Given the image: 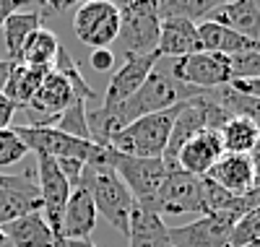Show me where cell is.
I'll return each mask as SVG.
<instances>
[{
    "instance_id": "17",
    "label": "cell",
    "mask_w": 260,
    "mask_h": 247,
    "mask_svg": "<svg viewBox=\"0 0 260 247\" xmlns=\"http://www.w3.org/2000/svg\"><path fill=\"white\" fill-rule=\"evenodd\" d=\"M224 156V146H221V136L219 130H203L195 138H190L180 153H177V167L187 174L195 177H206L216 162Z\"/></svg>"
},
{
    "instance_id": "32",
    "label": "cell",
    "mask_w": 260,
    "mask_h": 247,
    "mask_svg": "<svg viewBox=\"0 0 260 247\" xmlns=\"http://www.w3.org/2000/svg\"><path fill=\"white\" fill-rule=\"evenodd\" d=\"M229 86H234L237 91H242V94H250V97H257V99H260V78H247V81H232Z\"/></svg>"
},
{
    "instance_id": "18",
    "label": "cell",
    "mask_w": 260,
    "mask_h": 247,
    "mask_svg": "<svg viewBox=\"0 0 260 247\" xmlns=\"http://www.w3.org/2000/svg\"><path fill=\"white\" fill-rule=\"evenodd\" d=\"M211 182H216L221 190H226L234 198H242L255 188V174H252V159L245 153H224L216 167L206 174Z\"/></svg>"
},
{
    "instance_id": "36",
    "label": "cell",
    "mask_w": 260,
    "mask_h": 247,
    "mask_svg": "<svg viewBox=\"0 0 260 247\" xmlns=\"http://www.w3.org/2000/svg\"><path fill=\"white\" fill-rule=\"evenodd\" d=\"M257 6H260V0H257Z\"/></svg>"
},
{
    "instance_id": "22",
    "label": "cell",
    "mask_w": 260,
    "mask_h": 247,
    "mask_svg": "<svg viewBox=\"0 0 260 247\" xmlns=\"http://www.w3.org/2000/svg\"><path fill=\"white\" fill-rule=\"evenodd\" d=\"M50 71L47 68H31V65H24V63H13L8 81H6V88H3V97H8L16 107L26 109V104L34 99V94L39 91L42 81H45V76Z\"/></svg>"
},
{
    "instance_id": "1",
    "label": "cell",
    "mask_w": 260,
    "mask_h": 247,
    "mask_svg": "<svg viewBox=\"0 0 260 247\" xmlns=\"http://www.w3.org/2000/svg\"><path fill=\"white\" fill-rule=\"evenodd\" d=\"M201 94H206V91H198V88L175 81L172 73L167 71V65L156 63V68L151 71L146 83L125 104H120L115 109L120 115V122L127 128L130 122H136V120H141L146 115H156V112H164V109L175 107V104L190 102V99L201 97Z\"/></svg>"
},
{
    "instance_id": "21",
    "label": "cell",
    "mask_w": 260,
    "mask_h": 247,
    "mask_svg": "<svg viewBox=\"0 0 260 247\" xmlns=\"http://www.w3.org/2000/svg\"><path fill=\"white\" fill-rule=\"evenodd\" d=\"M127 247H172L169 227H164L159 213L133 206L127 221Z\"/></svg>"
},
{
    "instance_id": "35",
    "label": "cell",
    "mask_w": 260,
    "mask_h": 247,
    "mask_svg": "<svg viewBox=\"0 0 260 247\" xmlns=\"http://www.w3.org/2000/svg\"><path fill=\"white\" fill-rule=\"evenodd\" d=\"M11 68H13L11 60H0V94H3V88H6V81H8Z\"/></svg>"
},
{
    "instance_id": "16",
    "label": "cell",
    "mask_w": 260,
    "mask_h": 247,
    "mask_svg": "<svg viewBox=\"0 0 260 247\" xmlns=\"http://www.w3.org/2000/svg\"><path fill=\"white\" fill-rule=\"evenodd\" d=\"M195 52H203V44L198 37V24L187 18H167L159 29L156 57L159 60H180Z\"/></svg>"
},
{
    "instance_id": "9",
    "label": "cell",
    "mask_w": 260,
    "mask_h": 247,
    "mask_svg": "<svg viewBox=\"0 0 260 247\" xmlns=\"http://www.w3.org/2000/svg\"><path fill=\"white\" fill-rule=\"evenodd\" d=\"M154 213H201L206 216V200H203V177H195L182 172L180 167H167V177L156 193Z\"/></svg>"
},
{
    "instance_id": "14",
    "label": "cell",
    "mask_w": 260,
    "mask_h": 247,
    "mask_svg": "<svg viewBox=\"0 0 260 247\" xmlns=\"http://www.w3.org/2000/svg\"><path fill=\"white\" fill-rule=\"evenodd\" d=\"M96 206L89 195V190L76 188L71 190V198L65 203L62 221H60V242H89L91 232L96 229Z\"/></svg>"
},
{
    "instance_id": "11",
    "label": "cell",
    "mask_w": 260,
    "mask_h": 247,
    "mask_svg": "<svg viewBox=\"0 0 260 247\" xmlns=\"http://www.w3.org/2000/svg\"><path fill=\"white\" fill-rule=\"evenodd\" d=\"M37 177H39V195H42V216L50 224V229L57 239V247H62L60 242V221H62V211H65V203L71 198V185L65 174L60 172L57 162L50 159V156H37Z\"/></svg>"
},
{
    "instance_id": "31",
    "label": "cell",
    "mask_w": 260,
    "mask_h": 247,
    "mask_svg": "<svg viewBox=\"0 0 260 247\" xmlns=\"http://www.w3.org/2000/svg\"><path fill=\"white\" fill-rule=\"evenodd\" d=\"M16 104L0 94V130H6V128H13V115H16Z\"/></svg>"
},
{
    "instance_id": "29",
    "label": "cell",
    "mask_w": 260,
    "mask_h": 247,
    "mask_svg": "<svg viewBox=\"0 0 260 247\" xmlns=\"http://www.w3.org/2000/svg\"><path fill=\"white\" fill-rule=\"evenodd\" d=\"M26 153H29V148L24 146V141L16 136L13 128L0 130V169L11 167V164H18Z\"/></svg>"
},
{
    "instance_id": "30",
    "label": "cell",
    "mask_w": 260,
    "mask_h": 247,
    "mask_svg": "<svg viewBox=\"0 0 260 247\" xmlns=\"http://www.w3.org/2000/svg\"><path fill=\"white\" fill-rule=\"evenodd\" d=\"M89 63H91V68L94 71H110L112 65H115V52L112 50H91V57H89Z\"/></svg>"
},
{
    "instance_id": "10",
    "label": "cell",
    "mask_w": 260,
    "mask_h": 247,
    "mask_svg": "<svg viewBox=\"0 0 260 247\" xmlns=\"http://www.w3.org/2000/svg\"><path fill=\"white\" fill-rule=\"evenodd\" d=\"M167 71L172 78L192 86L198 91H213L232 83V68H229V57L226 55H216V52H195L180 60H169Z\"/></svg>"
},
{
    "instance_id": "20",
    "label": "cell",
    "mask_w": 260,
    "mask_h": 247,
    "mask_svg": "<svg viewBox=\"0 0 260 247\" xmlns=\"http://www.w3.org/2000/svg\"><path fill=\"white\" fill-rule=\"evenodd\" d=\"M0 229L8 239V247H57V239L50 229V224L45 221V216H42V211L26 213Z\"/></svg>"
},
{
    "instance_id": "8",
    "label": "cell",
    "mask_w": 260,
    "mask_h": 247,
    "mask_svg": "<svg viewBox=\"0 0 260 247\" xmlns=\"http://www.w3.org/2000/svg\"><path fill=\"white\" fill-rule=\"evenodd\" d=\"M73 32L91 50H110L120 34V6L110 0H89L76 6Z\"/></svg>"
},
{
    "instance_id": "3",
    "label": "cell",
    "mask_w": 260,
    "mask_h": 247,
    "mask_svg": "<svg viewBox=\"0 0 260 247\" xmlns=\"http://www.w3.org/2000/svg\"><path fill=\"white\" fill-rule=\"evenodd\" d=\"M182 104H175L164 112L146 115L136 122H130L110 141V148L122 156H136V159H161L169 146L172 128H175V120L180 115Z\"/></svg>"
},
{
    "instance_id": "15",
    "label": "cell",
    "mask_w": 260,
    "mask_h": 247,
    "mask_svg": "<svg viewBox=\"0 0 260 247\" xmlns=\"http://www.w3.org/2000/svg\"><path fill=\"white\" fill-rule=\"evenodd\" d=\"M76 97H81V94L73 91L71 81L65 78L57 68H52V71L45 76V81H42V86H39V91L34 94V99L26 104L29 112H37V120H34L31 125L62 115V112L71 107V102H73Z\"/></svg>"
},
{
    "instance_id": "33",
    "label": "cell",
    "mask_w": 260,
    "mask_h": 247,
    "mask_svg": "<svg viewBox=\"0 0 260 247\" xmlns=\"http://www.w3.org/2000/svg\"><path fill=\"white\" fill-rule=\"evenodd\" d=\"M21 0H0V29H3V24L11 18V16H16L18 11H21Z\"/></svg>"
},
{
    "instance_id": "24",
    "label": "cell",
    "mask_w": 260,
    "mask_h": 247,
    "mask_svg": "<svg viewBox=\"0 0 260 247\" xmlns=\"http://www.w3.org/2000/svg\"><path fill=\"white\" fill-rule=\"evenodd\" d=\"M60 52V39L52 29L39 26L24 44V52H21V60L24 65H31V68H55V60Z\"/></svg>"
},
{
    "instance_id": "2",
    "label": "cell",
    "mask_w": 260,
    "mask_h": 247,
    "mask_svg": "<svg viewBox=\"0 0 260 247\" xmlns=\"http://www.w3.org/2000/svg\"><path fill=\"white\" fill-rule=\"evenodd\" d=\"M78 188L89 190L94 206H96V213H102L117 232L127 234V221H130V211H133L136 200L130 195V190L122 185V179L117 177L110 162L83 164Z\"/></svg>"
},
{
    "instance_id": "5",
    "label": "cell",
    "mask_w": 260,
    "mask_h": 247,
    "mask_svg": "<svg viewBox=\"0 0 260 247\" xmlns=\"http://www.w3.org/2000/svg\"><path fill=\"white\" fill-rule=\"evenodd\" d=\"M161 21L156 13V0H127L120 6V34L117 47L125 57L156 55Z\"/></svg>"
},
{
    "instance_id": "26",
    "label": "cell",
    "mask_w": 260,
    "mask_h": 247,
    "mask_svg": "<svg viewBox=\"0 0 260 247\" xmlns=\"http://www.w3.org/2000/svg\"><path fill=\"white\" fill-rule=\"evenodd\" d=\"M219 136H221L224 153H245V156H250L255 151V146L260 143V130L252 122L242 120V117H232L219 130Z\"/></svg>"
},
{
    "instance_id": "7",
    "label": "cell",
    "mask_w": 260,
    "mask_h": 247,
    "mask_svg": "<svg viewBox=\"0 0 260 247\" xmlns=\"http://www.w3.org/2000/svg\"><path fill=\"white\" fill-rule=\"evenodd\" d=\"M110 164L122 179V185L130 190L136 206L154 211L156 193L167 177V164L161 159H136V156H122L117 151L110 153Z\"/></svg>"
},
{
    "instance_id": "12",
    "label": "cell",
    "mask_w": 260,
    "mask_h": 247,
    "mask_svg": "<svg viewBox=\"0 0 260 247\" xmlns=\"http://www.w3.org/2000/svg\"><path fill=\"white\" fill-rule=\"evenodd\" d=\"M34 211H42V195L31 174L0 172V227Z\"/></svg>"
},
{
    "instance_id": "13",
    "label": "cell",
    "mask_w": 260,
    "mask_h": 247,
    "mask_svg": "<svg viewBox=\"0 0 260 247\" xmlns=\"http://www.w3.org/2000/svg\"><path fill=\"white\" fill-rule=\"evenodd\" d=\"M156 63H159L156 55L125 57V63L115 71V76L110 78V83H107L99 107H120V104H125L146 83V78L151 76V71L156 68Z\"/></svg>"
},
{
    "instance_id": "23",
    "label": "cell",
    "mask_w": 260,
    "mask_h": 247,
    "mask_svg": "<svg viewBox=\"0 0 260 247\" xmlns=\"http://www.w3.org/2000/svg\"><path fill=\"white\" fill-rule=\"evenodd\" d=\"M42 26V16L39 11H18L16 16H11L3 24V37H6V52L11 63L21 60L26 39Z\"/></svg>"
},
{
    "instance_id": "19",
    "label": "cell",
    "mask_w": 260,
    "mask_h": 247,
    "mask_svg": "<svg viewBox=\"0 0 260 247\" xmlns=\"http://www.w3.org/2000/svg\"><path fill=\"white\" fill-rule=\"evenodd\" d=\"M206 21H213L245 39L260 42V6L257 0H234V3H221Z\"/></svg>"
},
{
    "instance_id": "25",
    "label": "cell",
    "mask_w": 260,
    "mask_h": 247,
    "mask_svg": "<svg viewBox=\"0 0 260 247\" xmlns=\"http://www.w3.org/2000/svg\"><path fill=\"white\" fill-rule=\"evenodd\" d=\"M211 97L216 99L221 109H226L232 117H242L247 122H252L260 130V99L237 91L234 86H221V88H213Z\"/></svg>"
},
{
    "instance_id": "27",
    "label": "cell",
    "mask_w": 260,
    "mask_h": 247,
    "mask_svg": "<svg viewBox=\"0 0 260 247\" xmlns=\"http://www.w3.org/2000/svg\"><path fill=\"white\" fill-rule=\"evenodd\" d=\"M224 0H156L159 21L167 18H187V21H206Z\"/></svg>"
},
{
    "instance_id": "6",
    "label": "cell",
    "mask_w": 260,
    "mask_h": 247,
    "mask_svg": "<svg viewBox=\"0 0 260 247\" xmlns=\"http://www.w3.org/2000/svg\"><path fill=\"white\" fill-rule=\"evenodd\" d=\"M229 120H232V115L216 104L211 91L185 102L182 109H180V115H177V120H175V128H172L169 146H167V151L161 156V162L167 167H177V153H180V148L190 138H195L203 130H221Z\"/></svg>"
},
{
    "instance_id": "34",
    "label": "cell",
    "mask_w": 260,
    "mask_h": 247,
    "mask_svg": "<svg viewBox=\"0 0 260 247\" xmlns=\"http://www.w3.org/2000/svg\"><path fill=\"white\" fill-rule=\"evenodd\" d=\"M250 159H252V174H255V188L252 190H260V143L250 153Z\"/></svg>"
},
{
    "instance_id": "28",
    "label": "cell",
    "mask_w": 260,
    "mask_h": 247,
    "mask_svg": "<svg viewBox=\"0 0 260 247\" xmlns=\"http://www.w3.org/2000/svg\"><path fill=\"white\" fill-rule=\"evenodd\" d=\"M257 239H260V208H252L250 213H245L237 221L232 239H229V247H247Z\"/></svg>"
},
{
    "instance_id": "4",
    "label": "cell",
    "mask_w": 260,
    "mask_h": 247,
    "mask_svg": "<svg viewBox=\"0 0 260 247\" xmlns=\"http://www.w3.org/2000/svg\"><path fill=\"white\" fill-rule=\"evenodd\" d=\"M16 136L24 141L29 151L37 156H50V159H76L83 164L94 162H110V146H96L91 141H81L73 136H65L57 128H42V125H16Z\"/></svg>"
}]
</instances>
